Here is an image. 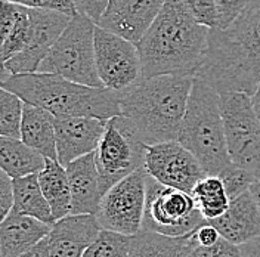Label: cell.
I'll use <instances>...</instances> for the list:
<instances>
[{"label": "cell", "instance_id": "cell-18", "mask_svg": "<svg viewBox=\"0 0 260 257\" xmlns=\"http://www.w3.org/2000/svg\"><path fill=\"white\" fill-rule=\"evenodd\" d=\"M65 169L71 188V214H96L102 195L95 152L71 161Z\"/></svg>", "mask_w": 260, "mask_h": 257}, {"label": "cell", "instance_id": "cell-19", "mask_svg": "<svg viewBox=\"0 0 260 257\" xmlns=\"http://www.w3.org/2000/svg\"><path fill=\"white\" fill-rule=\"evenodd\" d=\"M52 225L12 210L0 223V257H19L49 235Z\"/></svg>", "mask_w": 260, "mask_h": 257}, {"label": "cell", "instance_id": "cell-21", "mask_svg": "<svg viewBox=\"0 0 260 257\" xmlns=\"http://www.w3.org/2000/svg\"><path fill=\"white\" fill-rule=\"evenodd\" d=\"M197 245V231L182 237L141 231L132 235L129 257H189Z\"/></svg>", "mask_w": 260, "mask_h": 257}, {"label": "cell", "instance_id": "cell-8", "mask_svg": "<svg viewBox=\"0 0 260 257\" xmlns=\"http://www.w3.org/2000/svg\"><path fill=\"white\" fill-rule=\"evenodd\" d=\"M220 108L229 158L260 180V124L251 95L223 92Z\"/></svg>", "mask_w": 260, "mask_h": 257}, {"label": "cell", "instance_id": "cell-3", "mask_svg": "<svg viewBox=\"0 0 260 257\" xmlns=\"http://www.w3.org/2000/svg\"><path fill=\"white\" fill-rule=\"evenodd\" d=\"M194 84L192 74L142 79L120 93V108L145 145L178 141Z\"/></svg>", "mask_w": 260, "mask_h": 257}, {"label": "cell", "instance_id": "cell-22", "mask_svg": "<svg viewBox=\"0 0 260 257\" xmlns=\"http://www.w3.org/2000/svg\"><path fill=\"white\" fill-rule=\"evenodd\" d=\"M46 166V157L28 146L19 138H0V167L12 179L40 173Z\"/></svg>", "mask_w": 260, "mask_h": 257}, {"label": "cell", "instance_id": "cell-13", "mask_svg": "<svg viewBox=\"0 0 260 257\" xmlns=\"http://www.w3.org/2000/svg\"><path fill=\"white\" fill-rule=\"evenodd\" d=\"M30 15L32 21L31 42L22 52L2 64L3 74L36 73L71 19L64 12L49 9H30Z\"/></svg>", "mask_w": 260, "mask_h": 257}, {"label": "cell", "instance_id": "cell-37", "mask_svg": "<svg viewBox=\"0 0 260 257\" xmlns=\"http://www.w3.org/2000/svg\"><path fill=\"white\" fill-rule=\"evenodd\" d=\"M243 257H260V237H256L250 241L240 245Z\"/></svg>", "mask_w": 260, "mask_h": 257}, {"label": "cell", "instance_id": "cell-5", "mask_svg": "<svg viewBox=\"0 0 260 257\" xmlns=\"http://www.w3.org/2000/svg\"><path fill=\"white\" fill-rule=\"evenodd\" d=\"M178 141L198 158L206 175L219 176L232 163L228 152L220 93L195 76Z\"/></svg>", "mask_w": 260, "mask_h": 257}, {"label": "cell", "instance_id": "cell-9", "mask_svg": "<svg viewBox=\"0 0 260 257\" xmlns=\"http://www.w3.org/2000/svg\"><path fill=\"white\" fill-rule=\"evenodd\" d=\"M207 223L192 195L182 189L164 186L148 177L142 231H152L169 237H182Z\"/></svg>", "mask_w": 260, "mask_h": 257}, {"label": "cell", "instance_id": "cell-30", "mask_svg": "<svg viewBox=\"0 0 260 257\" xmlns=\"http://www.w3.org/2000/svg\"><path fill=\"white\" fill-rule=\"evenodd\" d=\"M182 2L200 24L209 27L211 30L217 27V9L214 0H182Z\"/></svg>", "mask_w": 260, "mask_h": 257}, {"label": "cell", "instance_id": "cell-24", "mask_svg": "<svg viewBox=\"0 0 260 257\" xmlns=\"http://www.w3.org/2000/svg\"><path fill=\"white\" fill-rule=\"evenodd\" d=\"M14 194L15 201L12 210L36 217L49 225H53L56 222L48 200L42 191L39 173L14 179Z\"/></svg>", "mask_w": 260, "mask_h": 257}, {"label": "cell", "instance_id": "cell-40", "mask_svg": "<svg viewBox=\"0 0 260 257\" xmlns=\"http://www.w3.org/2000/svg\"><path fill=\"white\" fill-rule=\"evenodd\" d=\"M250 192L253 194V197H254V200H256V203H257V206H259L260 210V180H256V182L250 186Z\"/></svg>", "mask_w": 260, "mask_h": 257}, {"label": "cell", "instance_id": "cell-4", "mask_svg": "<svg viewBox=\"0 0 260 257\" xmlns=\"http://www.w3.org/2000/svg\"><path fill=\"white\" fill-rule=\"evenodd\" d=\"M2 87L16 93L55 117H93L110 120L121 114L120 93L108 87H92L50 73L12 74L2 80Z\"/></svg>", "mask_w": 260, "mask_h": 257}, {"label": "cell", "instance_id": "cell-6", "mask_svg": "<svg viewBox=\"0 0 260 257\" xmlns=\"http://www.w3.org/2000/svg\"><path fill=\"white\" fill-rule=\"evenodd\" d=\"M96 24L84 14L71 16L37 71L58 74L92 87H105L96 70L95 55Z\"/></svg>", "mask_w": 260, "mask_h": 257}, {"label": "cell", "instance_id": "cell-17", "mask_svg": "<svg viewBox=\"0 0 260 257\" xmlns=\"http://www.w3.org/2000/svg\"><path fill=\"white\" fill-rule=\"evenodd\" d=\"M223 238L241 245L260 237V210L253 194L245 191L231 200L229 209L217 219L209 220Z\"/></svg>", "mask_w": 260, "mask_h": 257}, {"label": "cell", "instance_id": "cell-39", "mask_svg": "<svg viewBox=\"0 0 260 257\" xmlns=\"http://www.w3.org/2000/svg\"><path fill=\"white\" fill-rule=\"evenodd\" d=\"M251 101H253V107H254V111H256V115H257V120H259L260 124V86L259 89L256 90V93L251 95Z\"/></svg>", "mask_w": 260, "mask_h": 257}, {"label": "cell", "instance_id": "cell-10", "mask_svg": "<svg viewBox=\"0 0 260 257\" xmlns=\"http://www.w3.org/2000/svg\"><path fill=\"white\" fill-rule=\"evenodd\" d=\"M148 177L145 169H139L102 197L96 213L102 229L124 235H136L142 231Z\"/></svg>", "mask_w": 260, "mask_h": 257}, {"label": "cell", "instance_id": "cell-34", "mask_svg": "<svg viewBox=\"0 0 260 257\" xmlns=\"http://www.w3.org/2000/svg\"><path fill=\"white\" fill-rule=\"evenodd\" d=\"M14 201V179L5 170H0V220H3L12 211Z\"/></svg>", "mask_w": 260, "mask_h": 257}, {"label": "cell", "instance_id": "cell-11", "mask_svg": "<svg viewBox=\"0 0 260 257\" xmlns=\"http://www.w3.org/2000/svg\"><path fill=\"white\" fill-rule=\"evenodd\" d=\"M96 70L105 87L123 93L144 79L142 61L136 43L96 25Z\"/></svg>", "mask_w": 260, "mask_h": 257}, {"label": "cell", "instance_id": "cell-31", "mask_svg": "<svg viewBox=\"0 0 260 257\" xmlns=\"http://www.w3.org/2000/svg\"><path fill=\"white\" fill-rule=\"evenodd\" d=\"M217 9V30L228 28L251 0H214Z\"/></svg>", "mask_w": 260, "mask_h": 257}, {"label": "cell", "instance_id": "cell-38", "mask_svg": "<svg viewBox=\"0 0 260 257\" xmlns=\"http://www.w3.org/2000/svg\"><path fill=\"white\" fill-rule=\"evenodd\" d=\"M19 257H50L48 237L43 241L39 242L37 245H34L32 248H30L28 251H25L24 254H21Z\"/></svg>", "mask_w": 260, "mask_h": 257}, {"label": "cell", "instance_id": "cell-16", "mask_svg": "<svg viewBox=\"0 0 260 257\" xmlns=\"http://www.w3.org/2000/svg\"><path fill=\"white\" fill-rule=\"evenodd\" d=\"M101 229L96 214H68L56 220L48 235L50 257H83Z\"/></svg>", "mask_w": 260, "mask_h": 257}, {"label": "cell", "instance_id": "cell-15", "mask_svg": "<svg viewBox=\"0 0 260 257\" xmlns=\"http://www.w3.org/2000/svg\"><path fill=\"white\" fill-rule=\"evenodd\" d=\"M164 3L166 0H111L98 25L138 45Z\"/></svg>", "mask_w": 260, "mask_h": 257}, {"label": "cell", "instance_id": "cell-27", "mask_svg": "<svg viewBox=\"0 0 260 257\" xmlns=\"http://www.w3.org/2000/svg\"><path fill=\"white\" fill-rule=\"evenodd\" d=\"M24 99L0 86V135L21 139Z\"/></svg>", "mask_w": 260, "mask_h": 257}, {"label": "cell", "instance_id": "cell-36", "mask_svg": "<svg viewBox=\"0 0 260 257\" xmlns=\"http://www.w3.org/2000/svg\"><path fill=\"white\" fill-rule=\"evenodd\" d=\"M220 237H222L220 232L211 225V223H209V220H207V223H204V225L200 226L197 229V240H198V244L200 245H204V247H209V245L216 244V242L219 241Z\"/></svg>", "mask_w": 260, "mask_h": 257}, {"label": "cell", "instance_id": "cell-2", "mask_svg": "<svg viewBox=\"0 0 260 257\" xmlns=\"http://www.w3.org/2000/svg\"><path fill=\"white\" fill-rule=\"evenodd\" d=\"M211 28L200 24L182 0H166L138 42L144 79L162 74L195 76L209 48Z\"/></svg>", "mask_w": 260, "mask_h": 257}, {"label": "cell", "instance_id": "cell-28", "mask_svg": "<svg viewBox=\"0 0 260 257\" xmlns=\"http://www.w3.org/2000/svg\"><path fill=\"white\" fill-rule=\"evenodd\" d=\"M132 235H124L108 229H101L83 257H129Z\"/></svg>", "mask_w": 260, "mask_h": 257}, {"label": "cell", "instance_id": "cell-7", "mask_svg": "<svg viewBox=\"0 0 260 257\" xmlns=\"http://www.w3.org/2000/svg\"><path fill=\"white\" fill-rule=\"evenodd\" d=\"M146 145L124 115L107 120L104 135L95 151L99 189L104 197L115 183L139 169H145Z\"/></svg>", "mask_w": 260, "mask_h": 257}, {"label": "cell", "instance_id": "cell-12", "mask_svg": "<svg viewBox=\"0 0 260 257\" xmlns=\"http://www.w3.org/2000/svg\"><path fill=\"white\" fill-rule=\"evenodd\" d=\"M145 170L164 186L191 194L197 182L206 176L201 163L179 141L146 145Z\"/></svg>", "mask_w": 260, "mask_h": 257}, {"label": "cell", "instance_id": "cell-35", "mask_svg": "<svg viewBox=\"0 0 260 257\" xmlns=\"http://www.w3.org/2000/svg\"><path fill=\"white\" fill-rule=\"evenodd\" d=\"M111 0H76L79 12L89 16L95 24H99L104 14L107 12Z\"/></svg>", "mask_w": 260, "mask_h": 257}, {"label": "cell", "instance_id": "cell-29", "mask_svg": "<svg viewBox=\"0 0 260 257\" xmlns=\"http://www.w3.org/2000/svg\"><path fill=\"white\" fill-rule=\"evenodd\" d=\"M219 177L223 180L228 195L231 200H234L245 191H248L250 186L256 182V179L251 176L247 170H244L243 167H240L234 163H231L226 169L219 175Z\"/></svg>", "mask_w": 260, "mask_h": 257}, {"label": "cell", "instance_id": "cell-20", "mask_svg": "<svg viewBox=\"0 0 260 257\" xmlns=\"http://www.w3.org/2000/svg\"><path fill=\"white\" fill-rule=\"evenodd\" d=\"M21 139L43 157L58 160L55 115L48 110L25 102L21 124Z\"/></svg>", "mask_w": 260, "mask_h": 257}, {"label": "cell", "instance_id": "cell-25", "mask_svg": "<svg viewBox=\"0 0 260 257\" xmlns=\"http://www.w3.org/2000/svg\"><path fill=\"white\" fill-rule=\"evenodd\" d=\"M192 198L200 213L207 219L213 220L220 217L231 204L223 180L219 176L206 175L201 177L192 189Z\"/></svg>", "mask_w": 260, "mask_h": 257}, {"label": "cell", "instance_id": "cell-23", "mask_svg": "<svg viewBox=\"0 0 260 257\" xmlns=\"http://www.w3.org/2000/svg\"><path fill=\"white\" fill-rule=\"evenodd\" d=\"M42 191L56 220L71 214V188L67 169L58 160L46 158L45 169L39 173Z\"/></svg>", "mask_w": 260, "mask_h": 257}, {"label": "cell", "instance_id": "cell-33", "mask_svg": "<svg viewBox=\"0 0 260 257\" xmlns=\"http://www.w3.org/2000/svg\"><path fill=\"white\" fill-rule=\"evenodd\" d=\"M30 9H49L73 16L79 12L76 0H8Z\"/></svg>", "mask_w": 260, "mask_h": 257}, {"label": "cell", "instance_id": "cell-32", "mask_svg": "<svg viewBox=\"0 0 260 257\" xmlns=\"http://www.w3.org/2000/svg\"><path fill=\"white\" fill-rule=\"evenodd\" d=\"M189 257H243V254L240 245L220 237L219 241L209 247L198 244Z\"/></svg>", "mask_w": 260, "mask_h": 257}, {"label": "cell", "instance_id": "cell-14", "mask_svg": "<svg viewBox=\"0 0 260 257\" xmlns=\"http://www.w3.org/2000/svg\"><path fill=\"white\" fill-rule=\"evenodd\" d=\"M107 120L93 117H55L58 161L68 166L86 154L95 152Z\"/></svg>", "mask_w": 260, "mask_h": 257}, {"label": "cell", "instance_id": "cell-1", "mask_svg": "<svg viewBox=\"0 0 260 257\" xmlns=\"http://www.w3.org/2000/svg\"><path fill=\"white\" fill-rule=\"evenodd\" d=\"M195 77L219 93H256L260 86V0H251L228 28L211 30Z\"/></svg>", "mask_w": 260, "mask_h": 257}, {"label": "cell", "instance_id": "cell-26", "mask_svg": "<svg viewBox=\"0 0 260 257\" xmlns=\"http://www.w3.org/2000/svg\"><path fill=\"white\" fill-rule=\"evenodd\" d=\"M32 21L30 8L21 6L11 30L2 36V62L22 52L31 42Z\"/></svg>", "mask_w": 260, "mask_h": 257}]
</instances>
